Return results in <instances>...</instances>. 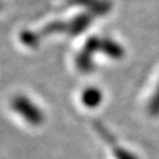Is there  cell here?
<instances>
[{
	"label": "cell",
	"instance_id": "cell-7",
	"mask_svg": "<svg viewBox=\"0 0 159 159\" xmlns=\"http://www.w3.org/2000/svg\"><path fill=\"white\" fill-rule=\"evenodd\" d=\"M0 10H1V5H0Z\"/></svg>",
	"mask_w": 159,
	"mask_h": 159
},
{
	"label": "cell",
	"instance_id": "cell-6",
	"mask_svg": "<svg viewBox=\"0 0 159 159\" xmlns=\"http://www.w3.org/2000/svg\"><path fill=\"white\" fill-rule=\"evenodd\" d=\"M114 154L117 159H136L134 156H132L131 153H129L127 151H125L124 148H116L114 150Z\"/></svg>",
	"mask_w": 159,
	"mask_h": 159
},
{
	"label": "cell",
	"instance_id": "cell-2",
	"mask_svg": "<svg viewBox=\"0 0 159 159\" xmlns=\"http://www.w3.org/2000/svg\"><path fill=\"white\" fill-rule=\"evenodd\" d=\"M12 108L23 116V118L32 125H40L44 120V114L33 102L26 97L17 96L12 100Z\"/></svg>",
	"mask_w": 159,
	"mask_h": 159
},
{
	"label": "cell",
	"instance_id": "cell-1",
	"mask_svg": "<svg viewBox=\"0 0 159 159\" xmlns=\"http://www.w3.org/2000/svg\"><path fill=\"white\" fill-rule=\"evenodd\" d=\"M92 18H93L92 13H84L78 17H74L73 19H71L68 21H53V23H50L48 25L44 26L39 31H35V32L26 31V32L21 33L20 38L25 45L35 46L39 43L40 39L53 33H66L71 34V35H77V34L81 33V31H84L90 25Z\"/></svg>",
	"mask_w": 159,
	"mask_h": 159
},
{
	"label": "cell",
	"instance_id": "cell-3",
	"mask_svg": "<svg viewBox=\"0 0 159 159\" xmlns=\"http://www.w3.org/2000/svg\"><path fill=\"white\" fill-rule=\"evenodd\" d=\"M72 4L87 7L92 14H105L110 10V4L102 0H72Z\"/></svg>",
	"mask_w": 159,
	"mask_h": 159
},
{
	"label": "cell",
	"instance_id": "cell-4",
	"mask_svg": "<svg viewBox=\"0 0 159 159\" xmlns=\"http://www.w3.org/2000/svg\"><path fill=\"white\" fill-rule=\"evenodd\" d=\"M83 102L85 104L86 106L89 107H94L97 106L100 100H102V94L100 92L98 91L97 89H93V87H90L89 90H85L84 93H83Z\"/></svg>",
	"mask_w": 159,
	"mask_h": 159
},
{
	"label": "cell",
	"instance_id": "cell-5",
	"mask_svg": "<svg viewBox=\"0 0 159 159\" xmlns=\"http://www.w3.org/2000/svg\"><path fill=\"white\" fill-rule=\"evenodd\" d=\"M148 110L152 114H158L159 113V86L158 90L156 91L153 96V99L150 102V106H148Z\"/></svg>",
	"mask_w": 159,
	"mask_h": 159
}]
</instances>
